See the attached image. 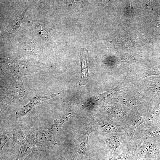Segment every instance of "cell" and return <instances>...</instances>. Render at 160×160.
<instances>
[{
  "instance_id": "cell-11",
  "label": "cell",
  "mask_w": 160,
  "mask_h": 160,
  "mask_svg": "<svg viewBox=\"0 0 160 160\" xmlns=\"http://www.w3.org/2000/svg\"><path fill=\"white\" fill-rule=\"evenodd\" d=\"M31 133L28 129L24 126H17L14 129L13 143L20 147L29 139Z\"/></svg>"
},
{
  "instance_id": "cell-21",
  "label": "cell",
  "mask_w": 160,
  "mask_h": 160,
  "mask_svg": "<svg viewBox=\"0 0 160 160\" xmlns=\"http://www.w3.org/2000/svg\"><path fill=\"white\" fill-rule=\"evenodd\" d=\"M108 160H113L112 159H109Z\"/></svg>"
},
{
  "instance_id": "cell-3",
  "label": "cell",
  "mask_w": 160,
  "mask_h": 160,
  "mask_svg": "<svg viewBox=\"0 0 160 160\" xmlns=\"http://www.w3.org/2000/svg\"><path fill=\"white\" fill-rule=\"evenodd\" d=\"M103 136L109 150L110 157L114 160L129 144L130 140L124 132L109 133Z\"/></svg>"
},
{
  "instance_id": "cell-18",
  "label": "cell",
  "mask_w": 160,
  "mask_h": 160,
  "mask_svg": "<svg viewBox=\"0 0 160 160\" xmlns=\"http://www.w3.org/2000/svg\"><path fill=\"white\" fill-rule=\"evenodd\" d=\"M23 15L17 16L15 20L10 23L8 27V31L13 33L18 29L20 26L21 20L23 19Z\"/></svg>"
},
{
  "instance_id": "cell-8",
  "label": "cell",
  "mask_w": 160,
  "mask_h": 160,
  "mask_svg": "<svg viewBox=\"0 0 160 160\" xmlns=\"http://www.w3.org/2000/svg\"><path fill=\"white\" fill-rule=\"evenodd\" d=\"M153 77L148 82L147 91L150 96L149 102L154 107L160 102V75Z\"/></svg>"
},
{
  "instance_id": "cell-20",
  "label": "cell",
  "mask_w": 160,
  "mask_h": 160,
  "mask_svg": "<svg viewBox=\"0 0 160 160\" xmlns=\"http://www.w3.org/2000/svg\"><path fill=\"white\" fill-rule=\"evenodd\" d=\"M78 154L77 155H76L73 157L72 160H90L88 158L84 157L85 156Z\"/></svg>"
},
{
  "instance_id": "cell-1",
  "label": "cell",
  "mask_w": 160,
  "mask_h": 160,
  "mask_svg": "<svg viewBox=\"0 0 160 160\" xmlns=\"http://www.w3.org/2000/svg\"><path fill=\"white\" fill-rule=\"evenodd\" d=\"M129 144L132 149L131 160L143 159L160 160V140L135 132Z\"/></svg>"
},
{
  "instance_id": "cell-12",
  "label": "cell",
  "mask_w": 160,
  "mask_h": 160,
  "mask_svg": "<svg viewBox=\"0 0 160 160\" xmlns=\"http://www.w3.org/2000/svg\"><path fill=\"white\" fill-rule=\"evenodd\" d=\"M88 56L87 50L85 48L81 49L80 52V63L81 66V76L79 83V85L81 86L86 85L90 77L89 73L87 59Z\"/></svg>"
},
{
  "instance_id": "cell-6",
  "label": "cell",
  "mask_w": 160,
  "mask_h": 160,
  "mask_svg": "<svg viewBox=\"0 0 160 160\" xmlns=\"http://www.w3.org/2000/svg\"><path fill=\"white\" fill-rule=\"evenodd\" d=\"M102 108L104 114L123 123L127 118L131 108L120 104L109 101L103 102Z\"/></svg>"
},
{
  "instance_id": "cell-15",
  "label": "cell",
  "mask_w": 160,
  "mask_h": 160,
  "mask_svg": "<svg viewBox=\"0 0 160 160\" xmlns=\"http://www.w3.org/2000/svg\"><path fill=\"white\" fill-rule=\"evenodd\" d=\"M14 129H3L0 131V151L2 155V150L5 144L13 136Z\"/></svg>"
},
{
  "instance_id": "cell-4",
  "label": "cell",
  "mask_w": 160,
  "mask_h": 160,
  "mask_svg": "<svg viewBox=\"0 0 160 160\" xmlns=\"http://www.w3.org/2000/svg\"><path fill=\"white\" fill-rule=\"evenodd\" d=\"M93 124V130L103 136L112 133L124 132L122 123L113 121L104 114L96 117Z\"/></svg>"
},
{
  "instance_id": "cell-19",
  "label": "cell",
  "mask_w": 160,
  "mask_h": 160,
  "mask_svg": "<svg viewBox=\"0 0 160 160\" xmlns=\"http://www.w3.org/2000/svg\"><path fill=\"white\" fill-rule=\"evenodd\" d=\"M36 31L38 35L44 39L46 38L48 35L47 27L42 24H39L36 26Z\"/></svg>"
},
{
  "instance_id": "cell-17",
  "label": "cell",
  "mask_w": 160,
  "mask_h": 160,
  "mask_svg": "<svg viewBox=\"0 0 160 160\" xmlns=\"http://www.w3.org/2000/svg\"><path fill=\"white\" fill-rule=\"evenodd\" d=\"M132 152L129 143L128 146L119 153L115 160H131Z\"/></svg>"
},
{
  "instance_id": "cell-5",
  "label": "cell",
  "mask_w": 160,
  "mask_h": 160,
  "mask_svg": "<svg viewBox=\"0 0 160 160\" xmlns=\"http://www.w3.org/2000/svg\"><path fill=\"white\" fill-rule=\"evenodd\" d=\"M93 122L87 121L83 122L79 127L76 136V152L80 155L87 156L88 150V139L93 130Z\"/></svg>"
},
{
  "instance_id": "cell-10",
  "label": "cell",
  "mask_w": 160,
  "mask_h": 160,
  "mask_svg": "<svg viewBox=\"0 0 160 160\" xmlns=\"http://www.w3.org/2000/svg\"><path fill=\"white\" fill-rule=\"evenodd\" d=\"M59 94V93H57L47 96H35L27 104L18 110L15 114L16 118H19L22 117L29 113L34 106L40 104L45 100L52 98Z\"/></svg>"
},
{
  "instance_id": "cell-2",
  "label": "cell",
  "mask_w": 160,
  "mask_h": 160,
  "mask_svg": "<svg viewBox=\"0 0 160 160\" xmlns=\"http://www.w3.org/2000/svg\"><path fill=\"white\" fill-rule=\"evenodd\" d=\"M152 108L148 107L131 108L122 123L124 130L129 140L133 137L137 128L147 122Z\"/></svg>"
},
{
  "instance_id": "cell-16",
  "label": "cell",
  "mask_w": 160,
  "mask_h": 160,
  "mask_svg": "<svg viewBox=\"0 0 160 160\" xmlns=\"http://www.w3.org/2000/svg\"><path fill=\"white\" fill-rule=\"evenodd\" d=\"M99 103V101L96 97H92L84 100L75 107L78 112L87 107L97 105Z\"/></svg>"
},
{
  "instance_id": "cell-22",
  "label": "cell",
  "mask_w": 160,
  "mask_h": 160,
  "mask_svg": "<svg viewBox=\"0 0 160 160\" xmlns=\"http://www.w3.org/2000/svg\"></svg>"
},
{
  "instance_id": "cell-9",
  "label": "cell",
  "mask_w": 160,
  "mask_h": 160,
  "mask_svg": "<svg viewBox=\"0 0 160 160\" xmlns=\"http://www.w3.org/2000/svg\"><path fill=\"white\" fill-rule=\"evenodd\" d=\"M135 132L148 135L160 140V121L144 123L137 128Z\"/></svg>"
},
{
  "instance_id": "cell-7",
  "label": "cell",
  "mask_w": 160,
  "mask_h": 160,
  "mask_svg": "<svg viewBox=\"0 0 160 160\" xmlns=\"http://www.w3.org/2000/svg\"><path fill=\"white\" fill-rule=\"evenodd\" d=\"M46 149V145L30 138L20 147L16 160H23L27 155L37 151H44Z\"/></svg>"
},
{
  "instance_id": "cell-13",
  "label": "cell",
  "mask_w": 160,
  "mask_h": 160,
  "mask_svg": "<svg viewBox=\"0 0 160 160\" xmlns=\"http://www.w3.org/2000/svg\"><path fill=\"white\" fill-rule=\"evenodd\" d=\"M30 138L33 140L47 144H56L55 136L52 134L48 130H40L31 132Z\"/></svg>"
},
{
  "instance_id": "cell-14",
  "label": "cell",
  "mask_w": 160,
  "mask_h": 160,
  "mask_svg": "<svg viewBox=\"0 0 160 160\" xmlns=\"http://www.w3.org/2000/svg\"><path fill=\"white\" fill-rule=\"evenodd\" d=\"M77 112L75 107L70 108L59 119L54 120L53 124L48 129V130L55 136L63 124L68 120L71 116Z\"/></svg>"
}]
</instances>
